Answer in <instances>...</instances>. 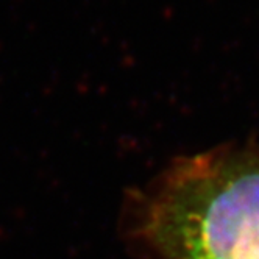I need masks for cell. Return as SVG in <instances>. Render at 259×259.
<instances>
[{"instance_id": "1", "label": "cell", "mask_w": 259, "mask_h": 259, "mask_svg": "<svg viewBox=\"0 0 259 259\" xmlns=\"http://www.w3.org/2000/svg\"><path fill=\"white\" fill-rule=\"evenodd\" d=\"M162 259H259V186L225 194L178 228Z\"/></svg>"}]
</instances>
